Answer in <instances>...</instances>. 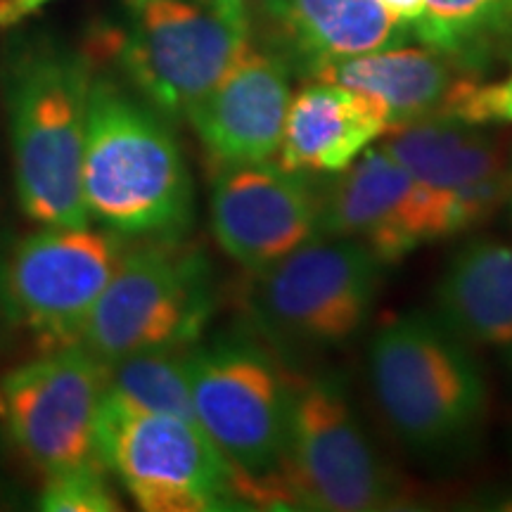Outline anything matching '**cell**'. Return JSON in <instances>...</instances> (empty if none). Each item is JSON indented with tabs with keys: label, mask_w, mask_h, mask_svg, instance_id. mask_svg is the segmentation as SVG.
Returning <instances> with one entry per match:
<instances>
[{
	"label": "cell",
	"mask_w": 512,
	"mask_h": 512,
	"mask_svg": "<svg viewBox=\"0 0 512 512\" xmlns=\"http://www.w3.org/2000/svg\"><path fill=\"white\" fill-rule=\"evenodd\" d=\"M460 76L467 74L430 48L396 46L344 57L320 69L316 79L368 95L396 126L444 112Z\"/></svg>",
	"instance_id": "d6986e66"
},
{
	"label": "cell",
	"mask_w": 512,
	"mask_h": 512,
	"mask_svg": "<svg viewBox=\"0 0 512 512\" xmlns=\"http://www.w3.org/2000/svg\"><path fill=\"white\" fill-rule=\"evenodd\" d=\"M320 233L361 242L384 266L394 264L456 235L451 192L415 181L387 150L370 145L320 195Z\"/></svg>",
	"instance_id": "7c38bea8"
},
{
	"label": "cell",
	"mask_w": 512,
	"mask_h": 512,
	"mask_svg": "<svg viewBox=\"0 0 512 512\" xmlns=\"http://www.w3.org/2000/svg\"><path fill=\"white\" fill-rule=\"evenodd\" d=\"M121 38L133 86L166 117H188L252 41L254 17L240 0H143Z\"/></svg>",
	"instance_id": "8992f818"
},
{
	"label": "cell",
	"mask_w": 512,
	"mask_h": 512,
	"mask_svg": "<svg viewBox=\"0 0 512 512\" xmlns=\"http://www.w3.org/2000/svg\"><path fill=\"white\" fill-rule=\"evenodd\" d=\"M501 508H503V510H512V498H508V501H503Z\"/></svg>",
	"instance_id": "f1b7e54d"
},
{
	"label": "cell",
	"mask_w": 512,
	"mask_h": 512,
	"mask_svg": "<svg viewBox=\"0 0 512 512\" xmlns=\"http://www.w3.org/2000/svg\"><path fill=\"white\" fill-rule=\"evenodd\" d=\"M413 36L463 74L479 76L512 62V0H425Z\"/></svg>",
	"instance_id": "ffe728a7"
},
{
	"label": "cell",
	"mask_w": 512,
	"mask_h": 512,
	"mask_svg": "<svg viewBox=\"0 0 512 512\" xmlns=\"http://www.w3.org/2000/svg\"><path fill=\"white\" fill-rule=\"evenodd\" d=\"M91 67L81 55L41 46L12 64V155L24 214L43 226H88L83 145Z\"/></svg>",
	"instance_id": "3957f363"
},
{
	"label": "cell",
	"mask_w": 512,
	"mask_h": 512,
	"mask_svg": "<svg viewBox=\"0 0 512 512\" xmlns=\"http://www.w3.org/2000/svg\"><path fill=\"white\" fill-rule=\"evenodd\" d=\"M368 380L389 432L415 456H460L482 430L484 370L470 344L434 313H406L375 332Z\"/></svg>",
	"instance_id": "7a4b0ae2"
},
{
	"label": "cell",
	"mask_w": 512,
	"mask_h": 512,
	"mask_svg": "<svg viewBox=\"0 0 512 512\" xmlns=\"http://www.w3.org/2000/svg\"><path fill=\"white\" fill-rule=\"evenodd\" d=\"M117 235L88 226H46L12 249L0 273V297L17 323L50 349L79 344L86 320L117 271Z\"/></svg>",
	"instance_id": "30bf717a"
},
{
	"label": "cell",
	"mask_w": 512,
	"mask_h": 512,
	"mask_svg": "<svg viewBox=\"0 0 512 512\" xmlns=\"http://www.w3.org/2000/svg\"><path fill=\"white\" fill-rule=\"evenodd\" d=\"M441 114L472 126L512 124V69L501 81L460 76Z\"/></svg>",
	"instance_id": "603a6c76"
},
{
	"label": "cell",
	"mask_w": 512,
	"mask_h": 512,
	"mask_svg": "<svg viewBox=\"0 0 512 512\" xmlns=\"http://www.w3.org/2000/svg\"><path fill=\"white\" fill-rule=\"evenodd\" d=\"M503 351H505V361H508V366H510V370H512V342H510L508 347H505Z\"/></svg>",
	"instance_id": "83f0119b"
},
{
	"label": "cell",
	"mask_w": 512,
	"mask_h": 512,
	"mask_svg": "<svg viewBox=\"0 0 512 512\" xmlns=\"http://www.w3.org/2000/svg\"><path fill=\"white\" fill-rule=\"evenodd\" d=\"M387 150L415 181L441 192L501 181L510 162V147L479 126L432 114L389 126L382 136Z\"/></svg>",
	"instance_id": "ac0fdd59"
},
{
	"label": "cell",
	"mask_w": 512,
	"mask_h": 512,
	"mask_svg": "<svg viewBox=\"0 0 512 512\" xmlns=\"http://www.w3.org/2000/svg\"><path fill=\"white\" fill-rule=\"evenodd\" d=\"M197 425L233 467L245 503H285L292 384L266 349L226 337L188 354Z\"/></svg>",
	"instance_id": "277c9868"
},
{
	"label": "cell",
	"mask_w": 512,
	"mask_h": 512,
	"mask_svg": "<svg viewBox=\"0 0 512 512\" xmlns=\"http://www.w3.org/2000/svg\"><path fill=\"white\" fill-rule=\"evenodd\" d=\"M434 316L470 347L512 342V242L477 238L448 261L434 290Z\"/></svg>",
	"instance_id": "e0dca14e"
},
{
	"label": "cell",
	"mask_w": 512,
	"mask_h": 512,
	"mask_svg": "<svg viewBox=\"0 0 512 512\" xmlns=\"http://www.w3.org/2000/svg\"><path fill=\"white\" fill-rule=\"evenodd\" d=\"M384 264L366 245L320 233L266 268L254 287V316L275 342L323 351L366 328Z\"/></svg>",
	"instance_id": "52a82bcc"
},
{
	"label": "cell",
	"mask_w": 512,
	"mask_h": 512,
	"mask_svg": "<svg viewBox=\"0 0 512 512\" xmlns=\"http://www.w3.org/2000/svg\"><path fill=\"white\" fill-rule=\"evenodd\" d=\"M88 216L114 235L181 240L192 221V181L159 114L107 79L88 91L83 145Z\"/></svg>",
	"instance_id": "6da1fadb"
},
{
	"label": "cell",
	"mask_w": 512,
	"mask_h": 512,
	"mask_svg": "<svg viewBox=\"0 0 512 512\" xmlns=\"http://www.w3.org/2000/svg\"><path fill=\"white\" fill-rule=\"evenodd\" d=\"M214 275L197 249L152 240L124 252L81 342L102 363L150 349H188L214 313Z\"/></svg>",
	"instance_id": "5b68a950"
},
{
	"label": "cell",
	"mask_w": 512,
	"mask_h": 512,
	"mask_svg": "<svg viewBox=\"0 0 512 512\" xmlns=\"http://www.w3.org/2000/svg\"><path fill=\"white\" fill-rule=\"evenodd\" d=\"M380 3L389 12H392V15L411 24V29H413V24L420 19L422 10H425V0H380Z\"/></svg>",
	"instance_id": "d4e9b609"
},
{
	"label": "cell",
	"mask_w": 512,
	"mask_h": 512,
	"mask_svg": "<svg viewBox=\"0 0 512 512\" xmlns=\"http://www.w3.org/2000/svg\"><path fill=\"white\" fill-rule=\"evenodd\" d=\"M105 363L83 344L50 349L0 384V420L19 451L46 475L102 463L98 420Z\"/></svg>",
	"instance_id": "8fae6325"
},
{
	"label": "cell",
	"mask_w": 512,
	"mask_h": 512,
	"mask_svg": "<svg viewBox=\"0 0 512 512\" xmlns=\"http://www.w3.org/2000/svg\"><path fill=\"white\" fill-rule=\"evenodd\" d=\"M211 230L235 264L264 273L320 235V195L278 162L230 166L211 190Z\"/></svg>",
	"instance_id": "4fadbf2b"
},
{
	"label": "cell",
	"mask_w": 512,
	"mask_h": 512,
	"mask_svg": "<svg viewBox=\"0 0 512 512\" xmlns=\"http://www.w3.org/2000/svg\"><path fill=\"white\" fill-rule=\"evenodd\" d=\"M256 15L271 29L268 48L311 76L344 57L406 46L413 38L411 24L380 0H268Z\"/></svg>",
	"instance_id": "9a60e30c"
},
{
	"label": "cell",
	"mask_w": 512,
	"mask_h": 512,
	"mask_svg": "<svg viewBox=\"0 0 512 512\" xmlns=\"http://www.w3.org/2000/svg\"><path fill=\"white\" fill-rule=\"evenodd\" d=\"M185 349H150L105 363V394L147 413L197 422Z\"/></svg>",
	"instance_id": "44dd1931"
},
{
	"label": "cell",
	"mask_w": 512,
	"mask_h": 512,
	"mask_svg": "<svg viewBox=\"0 0 512 512\" xmlns=\"http://www.w3.org/2000/svg\"><path fill=\"white\" fill-rule=\"evenodd\" d=\"M98 453L145 512L242 508L233 467L197 422L147 413L105 394Z\"/></svg>",
	"instance_id": "9c48e42d"
},
{
	"label": "cell",
	"mask_w": 512,
	"mask_h": 512,
	"mask_svg": "<svg viewBox=\"0 0 512 512\" xmlns=\"http://www.w3.org/2000/svg\"><path fill=\"white\" fill-rule=\"evenodd\" d=\"M105 463H88L48 475L41 508L48 512H114L119 498L107 482Z\"/></svg>",
	"instance_id": "7402d4cb"
},
{
	"label": "cell",
	"mask_w": 512,
	"mask_h": 512,
	"mask_svg": "<svg viewBox=\"0 0 512 512\" xmlns=\"http://www.w3.org/2000/svg\"><path fill=\"white\" fill-rule=\"evenodd\" d=\"M283 496L287 505L328 512H373L399 501V484L337 377L292 384Z\"/></svg>",
	"instance_id": "ba28073f"
},
{
	"label": "cell",
	"mask_w": 512,
	"mask_h": 512,
	"mask_svg": "<svg viewBox=\"0 0 512 512\" xmlns=\"http://www.w3.org/2000/svg\"><path fill=\"white\" fill-rule=\"evenodd\" d=\"M505 209H508L510 221H512V147H510V162H508V171H505Z\"/></svg>",
	"instance_id": "484cf974"
},
{
	"label": "cell",
	"mask_w": 512,
	"mask_h": 512,
	"mask_svg": "<svg viewBox=\"0 0 512 512\" xmlns=\"http://www.w3.org/2000/svg\"><path fill=\"white\" fill-rule=\"evenodd\" d=\"M290 74L283 55L249 41L221 81L188 112L216 169L264 164L278 155L292 100Z\"/></svg>",
	"instance_id": "5bb4252c"
},
{
	"label": "cell",
	"mask_w": 512,
	"mask_h": 512,
	"mask_svg": "<svg viewBox=\"0 0 512 512\" xmlns=\"http://www.w3.org/2000/svg\"><path fill=\"white\" fill-rule=\"evenodd\" d=\"M50 0H0V27L8 29L31 15H36Z\"/></svg>",
	"instance_id": "cb8c5ba5"
},
{
	"label": "cell",
	"mask_w": 512,
	"mask_h": 512,
	"mask_svg": "<svg viewBox=\"0 0 512 512\" xmlns=\"http://www.w3.org/2000/svg\"><path fill=\"white\" fill-rule=\"evenodd\" d=\"M133 3H143V0H133Z\"/></svg>",
	"instance_id": "f546056e"
},
{
	"label": "cell",
	"mask_w": 512,
	"mask_h": 512,
	"mask_svg": "<svg viewBox=\"0 0 512 512\" xmlns=\"http://www.w3.org/2000/svg\"><path fill=\"white\" fill-rule=\"evenodd\" d=\"M240 3L245 5V8H247L249 12H252V17H254L256 12H259L261 8H264V5L268 3V0H240Z\"/></svg>",
	"instance_id": "4316f807"
},
{
	"label": "cell",
	"mask_w": 512,
	"mask_h": 512,
	"mask_svg": "<svg viewBox=\"0 0 512 512\" xmlns=\"http://www.w3.org/2000/svg\"><path fill=\"white\" fill-rule=\"evenodd\" d=\"M389 128L387 112L368 95L316 79L292 93L278 164L302 174H339Z\"/></svg>",
	"instance_id": "2e32d148"
}]
</instances>
